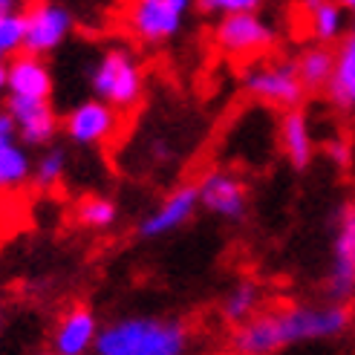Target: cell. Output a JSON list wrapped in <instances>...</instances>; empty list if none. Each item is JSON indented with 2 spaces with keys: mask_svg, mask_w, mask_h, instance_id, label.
Returning <instances> with one entry per match:
<instances>
[{
  "mask_svg": "<svg viewBox=\"0 0 355 355\" xmlns=\"http://www.w3.org/2000/svg\"><path fill=\"white\" fill-rule=\"evenodd\" d=\"M191 329L173 318H121L96 335V355H185Z\"/></svg>",
  "mask_w": 355,
  "mask_h": 355,
  "instance_id": "7a4b0ae2",
  "label": "cell"
},
{
  "mask_svg": "<svg viewBox=\"0 0 355 355\" xmlns=\"http://www.w3.org/2000/svg\"><path fill=\"white\" fill-rule=\"evenodd\" d=\"M295 69H297V78H300V84H304L306 93H321L332 81L335 52L324 44H312L295 58Z\"/></svg>",
  "mask_w": 355,
  "mask_h": 355,
  "instance_id": "e0dca14e",
  "label": "cell"
},
{
  "mask_svg": "<svg viewBox=\"0 0 355 355\" xmlns=\"http://www.w3.org/2000/svg\"><path fill=\"white\" fill-rule=\"evenodd\" d=\"M214 41L223 52L237 58H252L269 52L277 41V29L266 21L260 12L225 15L214 26Z\"/></svg>",
  "mask_w": 355,
  "mask_h": 355,
  "instance_id": "8992f818",
  "label": "cell"
},
{
  "mask_svg": "<svg viewBox=\"0 0 355 355\" xmlns=\"http://www.w3.org/2000/svg\"><path fill=\"white\" fill-rule=\"evenodd\" d=\"M24 52L41 58L44 52H52L73 29V12L58 3H35L24 12Z\"/></svg>",
  "mask_w": 355,
  "mask_h": 355,
  "instance_id": "ba28073f",
  "label": "cell"
},
{
  "mask_svg": "<svg viewBox=\"0 0 355 355\" xmlns=\"http://www.w3.org/2000/svg\"><path fill=\"white\" fill-rule=\"evenodd\" d=\"M280 148L286 153L289 165L297 171H306L315 156V141L309 133V121L304 110H286L280 119Z\"/></svg>",
  "mask_w": 355,
  "mask_h": 355,
  "instance_id": "2e32d148",
  "label": "cell"
},
{
  "mask_svg": "<svg viewBox=\"0 0 355 355\" xmlns=\"http://www.w3.org/2000/svg\"><path fill=\"white\" fill-rule=\"evenodd\" d=\"M6 113L15 121V130L26 145L41 148L49 145L58 133V113L52 110L49 101H26V98H9Z\"/></svg>",
  "mask_w": 355,
  "mask_h": 355,
  "instance_id": "8fae6325",
  "label": "cell"
},
{
  "mask_svg": "<svg viewBox=\"0 0 355 355\" xmlns=\"http://www.w3.org/2000/svg\"><path fill=\"white\" fill-rule=\"evenodd\" d=\"M188 0H136L124 12V26L141 44H165L182 29Z\"/></svg>",
  "mask_w": 355,
  "mask_h": 355,
  "instance_id": "5b68a950",
  "label": "cell"
},
{
  "mask_svg": "<svg viewBox=\"0 0 355 355\" xmlns=\"http://www.w3.org/2000/svg\"><path fill=\"white\" fill-rule=\"evenodd\" d=\"M300 12L306 17V32L315 38V44L329 46L332 41H338L347 35V15H344L341 3L318 0V3H306Z\"/></svg>",
  "mask_w": 355,
  "mask_h": 355,
  "instance_id": "ac0fdd59",
  "label": "cell"
},
{
  "mask_svg": "<svg viewBox=\"0 0 355 355\" xmlns=\"http://www.w3.org/2000/svg\"><path fill=\"white\" fill-rule=\"evenodd\" d=\"M3 12H15V3H12V0H0V15H3Z\"/></svg>",
  "mask_w": 355,
  "mask_h": 355,
  "instance_id": "83f0119b",
  "label": "cell"
},
{
  "mask_svg": "<svg viewBox=\"0 0 355 355\" xmlns=\"http://www.w3.org/2000/svg\"><path fill=\"white\" fill-rule=\"evenodd\" d=\"M329 101L341 110H355V15L347 35L341 38V46L335 52V73L327 87Z\"/></svg>",
  "mask_w": 355,
  "mask_h": 355,
  "instance_id": "9a60e30c",
  "label": "cell"
},
{
  "mask_svg": "<svg viewBox=\"0 0 355 355\" xmlns=\"http://www.w3.org/2000/svg\"><path fill=\"white\" fill-rule=\"evenodd\" d=\"M6 90L9 98H26V101H49L52 96V76L44 58L35 55H15L6 64Z\"/></svg>",
  "mask_w": 355,
  "mask_h": 355,
  "instance_id": "4fadbf2b",
  "label": "cell"
},
{
  "mask_svg": "<svg viewBox=\"0 0 355 355\" xmlns=\"http://www.w3.org/2000/svg\"><path fill=\"white\" fill-rule=\"evenodd\" d=\"M24 35H26V24H24V12H3L0 15V61L21 55L24 52Z\"/></svg>",
  "mask_w": 355,
  "mask_h": 355,
  "instance_id": "44dd1931",
  "label": "cell"
},
{
  "mask_svg": "<svg viewBox=\"0 0 355 355\" xmlns=\"http://www.w3.org/2000/svg\"><path fill=\"white\" fill-rule=\"evenodd\" d=\"M32 176V162L26 150L17 145H6L0 148V191H15L21 188Z\"/></svg>",
  "mask_w": 355,
  "mask_h": 355,
  "instance_id": "ffe728a7",
  "label": "cell"
},
{
  "mask_svg": "<svg viewBox=\"0 0 355 355\" xmlns=\"http://www.w3.org/2000/svg\"><path fill=\"white\" fill-rule=\"evenodd\" d=\"M200 191V205L214 211V214L225 220H243L245 214V185L240 182V176L228 171H208L202 180L197 182Z\"/></svg>",
  "mask_w": 355,
  "mask_h": 355,
  "instance_id": "30bf717a",
  "label": "cell"
},
{
  "mask_svg": "<svg viewBox=\"0 0 355 355\" xmlns=\"http://www.w3.org/2000/svg\"><path fill=\"white\" fill-rule=\"evenodd\" d=\"M98 324L87 306H73L61 315L52 332V352L55 355H87L96 347Z\"/></svg>",
  "mask_w": 355,
  "mask_h": 355,
  "instance_id": "5bb4252c",
  "label": "cell"
},
{
  "mask_svg": "<svg viewBox=\"0 0 355 355\" xmlns=\"http://www.w3.org/2000/svg\"><path fill=\"white\" fill-rule=\"evenodd\" d=\"M352 321L349 306L338 304H292L272 312H257L252 321L232 329L234 355H275L292 344L304 341H327L347 332Z\"/></svg>",
  "mask_w": 355,
  "mask_h": 355,
  "instance_id": "6da1fadb",
  "label": "cell"
},
{
  "mask_svg": "<svg viewBox=\"0 0 355 355\" xmlns=\"http://www.w3.org/2000/svg\"><path fill=\"white\" fill-rule=\"evenodd\" d=\"M6 90V61H0V93Z\"/></svg>",
  "mask_w": 355,
  "mask_h": 355,
  "instance_id": "4316f807",
  "label": "cell"
},
{
  "mask_svg": "<svg viewBox=\"0 0 355 355\" xmlns=\"http://www.w3.org/2000/svg\"><path fill=\"white\" fill-rule=\"evenodd\" d=\"M260 297H263L260 286L252 280H243V283H237V286H232V292H228L223 297V304H220L223 321L232 324V327L252 321V318L260 312Z\"/></svg>",
  "mask_w": 355,
  "mask_h": 355,
  "instance_id": "d6986e66",
  "label": "cell"
},
{
  "mask_svg": "<svg viewBox=\"0 0 355 355\" xmlns=\"http://www.w3.org/2000/svg\"><path fill=\"white\" fill-rule=\"evenodd\" d=\"M119 128V113L104 101H84L64 119V130L76 145H101Z\"/></svg>",
  "mask_w": 355,
  "mask_h": 355,
  "instance_id": "7c38bea8",
  "label": "cell"
},
{
  "mask_svg": "<svg viewBox=\"0 0 355 355\" xmlns=\"http://www.w3.org/2000/svg\"><path fill=\"white\" fill-rule=\"evenodd\" d=\"M90 87L98 96V101H104L116 113L130 110L139 104L141 93H145V73H141V64L136 61L130 49L110 46L104 49V55L93 67Z\"/></svg>",
  "mask_w": 355,
  "mask_h": 355,
  "instance_id": "3957f363",
  "label": "cell"
},
{
  "mask_svg": "<svg viewBox=\"0 0 355 355\" xmlns=\"http://www.w3.org/2000/svg\"><path fill=\"white\" fill-rule=\"evenodd\" d=\"M200 205V191L193 182L188 185H180L176 191H171L168 197L159 202L150 214L139 223V234L141 237H162L168 232H173V228H180L185 225L191 217H193V211H197Z\"/></svg>",
  "mask_w": 355,
  "mask_h": 355,
  "instance_id": "9c48e42d",
  "label": "cell"
},
{
  "mask_svg": "<svg viewBox=\"0 0 355 355\" xmlns=\"http://www.w3.org/2000/svg\"><path fill=\"white\" fill-rule=\"evenodd\" d=\"M76 217H78L81 225L101 232V228H110L119 214H116V205H113L110 200H104V197H87V200L78 205Z\"/></svg>",
  "mask_w": 355,
  "mask_h": 355,
  "instance_id": "7402d4cb",
  "label": "cell"
},
{
  "mask_svg": "<svg viewBox=\"0 0 355 355\" xmlns=\"http://www.w3.org/2000/svg\"><path fill=\"white\" fill-rule=\"evenodd\" d=\"M329 304L347 306L355 297V202H344L338 211L332 240V266L327 275Z\"/></svg>",
  "mask_w": 355,
  "mask_h": 355,
  "instance_id": "52a82bcc",
  "label": "cell"
},
{
  "mask_svg": "<svg viewBox=\"0 0 355 355\" xmlns=\"http://www.w3.org/2000/svg\"><path fill=\"white\" fill-rule=\"evenodd\" d=\"M15 139H17V130H15L12 116L6 110H0V148L15 145Z\"/></svg>",
  "mask_w": 355,
  "mask_h": 355,
  "instance_id": "d4e9b609",
  "label": "cell"
},
{
  "mask_svg": "<svg viewBox=\"0 0 355 355\" xmlns=\"http://www.w3.org/2000/svg\"><path fill=\"white\" fill-rule=\"evenodd\" d=\"M243 87L252 98L283 110H297L306 96L295 61H257L243 73Z\"/></svg>",
  "mask_w": 355,
  "mask_h": 355,
  "instance_id": "277c9868",
  "label": "cell"
},
{
  "mask_svg": "<svg viewBox=\"0 0 355 355\" xmlns=\"http://www.w3.org/2000/svg\"><path fill=\"white\" fill-rule=\"evenodd\" d=\"M327 150H329V156L335 159V162L349 165V150H347V145H344V141H332V145H329Z\"/></svg>",
  "mask_w": 355,
  "mask_h": 355,
  "instance_id": "484cf974",
  "label": "cell"
},
{
  "mask_svg": "<svg viewBox=\"0 0 355 355\" xmlns=\"http://www.w3.org/2000/svg\"><path fill=\"white\" fill-rule=\"evenodd\" d=\"M67 171V153L61 148H49L32 168V182L38 188H52L61 182V176Z\"/></svg>",
  "mask_w": 355,
  "mask_h": 355,
  "instance_id": "603a6c76",
  "label": "cell"
},
{
  "mask_svg": "<svg viewBox=\"0 0 355 355\" xmlns=\"http://www.w3.org/2000/svg\"><path fill=\"white\" fill-rule=\"evenodd\" d=\"M41 355H55V352H41Z\"/></svg>",
  "mask_w": 355,
  "mask_h": 355,
  "instance_id": "f1b7e54d",
  "label": "cell"
},
{
  "mask_svg": "<svg viewBox=\"0 0 355 355\" xmlns=\"http://www.w3.org/2000/svg\"><path fill=\"white\" fill-rule=\"evenodd\" d=\"M205 12H217V15H240V12H257L260 3L257 0H202L200 3Z\"/></svg>",
  "mask_w": 355,
  "mask_h": 355,
  "instance_id": "cb8c5ba5",
  "label": "cell"
}]
</instances>
